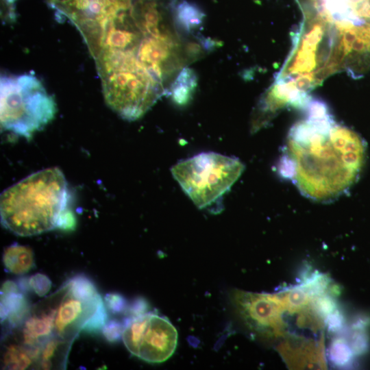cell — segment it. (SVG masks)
<instances>
[{
    "label": "cell",
    "instance_id": "8",
    "mask_svg": "<svg viewBox=\"0 0 370 370\" xmlns=\"http://www.w3.org/2000/svg\"><path fill=\"white\" fill-rule=\"evenodd\" d=\"M230 298L241 319L256 334L268 338L284 336L286 323L283 315L286 311L275 293L234 290Z\"/></svg>",
    "mask_w": 370,
    "mask_h": 370
},
{
    "label": "cell",
    "instance_id": "24",
    "mask_svg": "<svg viewBox=\"0 0 370 370\" xmlns=\"http://www.w3.org/2000/svg\"><path fill=\"white\" fill-rule=\"evenodd\" d=\"M370 325V317L360 314L355 317L351 325V330H367Z\"/></svg>",
    "mask_w": 370,
    "mask_h": 370
},
{
    "label": "cell",
    "instance_id": "4",
    "mask_svg": "<svg viewBox=\"0 0 370 370\" xmlns=\"http://www.w3.org/2000/svg\"><path fill=\"white\" fill-rule=\"evenodd\" d=\"M66 178L57 167L34 173L1 194L4 227L16 235L33 236L58 228L68 209Z\"/></svg>",
    "mask_w": 370,
    "mask_h": 370
},
{
    "label": "cell",
    "instance_id": "19",
    "mask_svg": "<svg viewBox=\"0 0 370 370\" xmlns=\"http://www.w3.org/2000/svg\"><path fill=\"white\" fill-rule=\"evenodd\" d=\"M29 286L38 296L47 295L51 287V280L45 274L37 273L28 278Z\"/></svg>",
    "mask_w": 370,
    "mask_h": 370
},
{
    "label": "cell",
    "instance_id": "23",
    "mask_svg": "<svg viewBox=\"0 0 370 370\" xmlns=\"http://www.w3.org/2000/svg\"><path fill=\"white\" fill-rule=\"evenodd\" d=\"M16 0H1V17L3 22H12L15 19Z\"/></svg>",
    "mask_w": 370,
    "mask_h": 370
},
{
    "label": "cell",
    "instance_id": "5",
    "mask_svg": "<svg viewBox=\"0 0 370 370\" xmlns=\"http://www.w3.org/2000/svg\"><path fill=\"white\" fill-rule=\"evenodd\" d=\"M1 126L3 130L29 138L49 123L56 104L35 76H2L0 83Z\"/></svg>",
    "mask_w": 370,
    "mask_h": 370
},
{
    "label": "cell",
    "instance_id": "25",
    "mask_svg": "<svg viewBox=\"0 0 370 370\" xmlns=\"http://www.w3.org/2000/svg\"><path fill=\"white\" fill-rule=\"evenodd\" d=\"M14 291H21L16 282L7 280L3 282L1 288V293H8Z\"/></svg>",
    "mask_w": 370,
    "mask_h": 370
},
{
    "label": "cell",
    "instance_id": "6",
    "mask_svg": "<svg viewBox=\"0 0 370 370\" xmlns=\"http://www.w3.org/2000/svg\"><path fill=\"white\" fill-rule=\"evenodd\" d=\"M244 169L238 158L204 152L177 163L171 173L194 204L203 209L230 190Z\"/></svg>",
    "mask_w": 370,
    "mask_h": 370
},
{
    "label": "cell",
    "instance_id": "21",
    "mask_svg": "<svg viewBox=\"0 0 370 370\" xmlns=\"http://www.w3.org/2000/svg\"><path fill=\"white\" fill-rule=\"evenodd\" d=\"M123 329V322L114 319L107 321L101 332L108 341L115 343L122 338Z\"/></svg>",
    "mask_w": 370,
    "mask_h": 370
},
{
    "label": "cell",
    "instance_id": "12",
    "mask_svg": "<svg viewBox=\"0 0 370 370\" xmlns=\"http://www.w3.org/2000/svg\"><path fill=\"white\" fill-rule=\"evenodd\" d=\"M287 312L295 314L311 305L312 296L301 285L275 293Z\"/></svg>",
    "mask_w": 370,
    "mask_h": 370
},
{
    "label": "cell",
    "instance_id": "20",
    "mask_svg": "<svg viewBox=\"0 0 370 370\" xmlns=\"http://www.w3.org/2000/svg\"><path fill=\"white\" fill-rule=\"evenodd\" d=\"M107 308L113 314H126L128 304L125 298L119 293H110L104 297Z\"/></svg>",
    "mask_w": 370,
    "mask_h": 370
},
{
    "label": "cell",
    "instance_id": "2",
    "mask_svg": "<svg viewBox=\"0 0 370 370\" xmlns=\"http://www.w3.org/2000/svg\"><path fill=\"white\" fill-rule=\"evenodd\" d=\"M304 108L305 118L289 131L279 171L308 198L332 201L358 179L366 144L356 132L337 123L323 101L310 98Z\"/></svg>",
    "mask_w": 370,
    "mask_h": 370
},
{
    "label": "cell",
    "instance_id": "7",
    "mask_svg": "<svg viewBox=\"0 0 370 370\" xmlns=\"http://www.w3.org/2000/svg\"><path fill=\"white\" fill-rule=\"evenodd\" d=\"M122 339L127 350L148 362H162L174 353L178 339L177 330L165 317L147 312L123 320Z\"/></svg>",
    "mask_w": 370,
    "mask_h": 370
},
{
    "label": "cell",
    "instance_id": "22",
    "mask_svg": "<svg viewBox=\"0 0 370 370\" xmlns=\"http://www.w3.org/2000/svg\"><path fill=\"white\" fill-rule=\"evenodd\" d=\"M345 318L343 314L336 309L328 314L325 319V325L332 332H337L343 329Z\"/></svg>",
    "mask_w": 370,
    "mask_h": 370
},
{
    "label": "cell",
    "instance_id": "10",
    "mask_svg": "<svg viewBox=\"0 0 370 370\" xmlns=\"http://www.w3.org/2000/svg\"><path fill=\"white\" fill-rule=\"evenodd\" d=\"M323 335L317 341L290 336L278 347V351L291 369H326Z\"/></svg>",
    "mask_w": 370,
    "mask_h": 370
},
{
    "label": "cell",
    "instance_id": "14",
    "mask_svg": "<svg viewBox=\"0 0 370 370\" xmlns=\"http://www.w3.org/2000/svg\"><path fill=\"white\" fill-rule=\"evenodd\" d=\"M354 354L346 337H335L328 347V358L330 362L339 368L349 367L354 362Z\"/></svg>",
    "mask_w": 370,
    "mask_h": 370
},
{
    "label": "cell",
    "instance_id": "9",
    "mask_svg": "<svg viewBox=\"0 0 370 370\" xmlns=\"http://www.w3.org/2000/svg\"><path fill=\"white\" fill-rule=\"evenodd\" d=\"M55 309L53 337L73 343L95 311L99 299L84 300L76 297L66 281L49 295Z\"/></svg>",
    "mask_w": 370,
    "mask_h": 370
},
{
    "label": "cell",
    "instance_id": "17",
    "mask_svg": "<svg viewBox=\"0 0 370 370\" xmlns=\"http://www.w3.org/2000/svg\"><path fill=\"white\" fill-rule=\"evenodd\" d=\"M106 308L101 297L95 311L84 325L82 331L90 334H98L101 332L108 321Z\"/></svg>",
    "mask_w": 370,
    "mask_h": 370
},
{
    "label": "cell",
    "instance_id": "3",
    "mask_svg": "<svg viewBox=\"0 0 370 370\" xmlns=\"http://www.w3.org/2000/svg\"><path fill=\"white\" fill-rule=\"evenodd\" d=\"M301 25L314 28L317 63L360 78L370 70V0H297Z\"/></svg>",
    "mask_w": 370,
    "mask_h": 370
},
{
    "label": "cell",
    "instance_id": "11",
    "mask_svg": "<svg viewBox=\"0 0 370 370\" xmlns=\"http://www.w3.org/2000/svg\"><path fill=\"white\" fill-rule=\"evenodd\" d=\"M3 262L8 272L23 275L35 266L34 252L29 247L15 243L4 249Z\"/></svg>",
    "mask_w": 370,
    "mask_h": 370
},
{
    "label": "cell",
    "instance_id": "18",
    "mask_svg": "<svg viewBox=\"0 0 370 370\" xmlns=\"http://www.w3.org/2000/svg\"><path fill=\"white\" fill-rule=\"evenodd\" d=\"M351 330L347 333L346 338L354 356H360L365 354L369 351L370 346L367 330Z\"/></svg>",
    "mask_w": 370,
    "mask_h": 370
},
{
    "label": "cell",
    "instance_id": "1",
    "mask_svg": "<svg viewBox=\"0 0 370 370\" xmlns=\"http://www.w3.org/2000/svg\"><path fill=\"white\" fill-rule=\"evenodd\" d=\"M81 34L107 105L134 121L217 42L201 34L204 15L185 0H47Z\"/></svg>",
    "mask_w": 370,
    "mask_h": 370
},
{
    "label": "cell",
    "instance_id": "15",
    "mask_svg": "<svg viewBox=\"0 0 370 370\" xmlns=\"http://www.w3.org/2000/svg\"><path fill=\"white\" fill-rule=\"evenodd\" d=\"M195 86V76L188 68H186L175 81L170 95L178 104H184L189 99Z\"/></svg>",
    "mask_w": 370,
    "mask_h": 370
},
{
    "label": "cell",
    "instance_id": "13",
    "mask_svg": "<svg viewBox=\"0 0 370 370\" xmlns=\"http://www.w3.org/2000/svg\"><path fill=\"white\" fill-rule=\"evenodd\" d=\"M3 367L7 369H25L34 365L29 351L15 342L5 346L3 353Z\"/></svg>",
    "mask_w": 370,
    "mask_h": 370
},
{
    "label": "cell",
    "instance_id": "16",
    "mask_svg": "<svg viewBox=\"0 0 370 370\" xmlns=\"http://www.w3.org/2000/svg\"><path fill=\"white\" fill-rule=\"evenodd\" d=\"M71 291L77 297L90 300L98 294L94 282L84 274H77L66 280Z\"/></svg>",
    "mask_w": 370,
    "mask_h": 370
}]
</instances>
